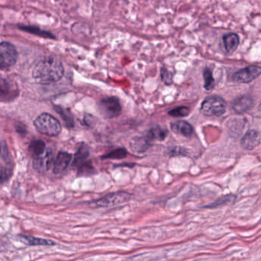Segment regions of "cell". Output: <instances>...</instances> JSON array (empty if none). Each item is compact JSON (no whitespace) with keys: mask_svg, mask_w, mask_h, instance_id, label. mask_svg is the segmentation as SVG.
<instances>
[{"mask_svg":"<svg viewBox=\"0 0 261 261\" xmlns=\"http://www.w3.org/2000/svg\"><path fill=\"white\" fill-rule=\"evenodd\" d=\"M65 69L62 62L54 57H46L36 64L32 71V77L41 84L58 82L63 77Z\"/></svg>","mask_w":261,"mask_h":261,"instance_id":"1","label":"cell"},{"mask_svg":"<svg viewBox=\"0 0 261 261\" xmlns=\"http://www.w3.org/2000/svg\"><path fill=\"white\" fill-rule=\"evenodd\" d=\"M34 126L39 133L48 137L58 136L62 131V125L51 114L43 113L34 121Z\"/></svg>","mask_w":261,"mask_h":261,"instance_id":"2","label":"cell"},{"mask_svg":"<svg viewBox=\"0 0 261 261\" xmlns=\"http://www.w3.org/2000/svg\"><path fill=\"white\" fill-rule=\"evenodd\" d=\"M225 100L219 96H208L202 102L201 112L207 117H220L226 111Z\"/></svg>","mask_w":261,"mask_h":261,"instance_id":"3","label":"cell"},{"mask_svg":"<svg viewBox=\"0 0 261 261\" xmlns=\"http://www.w3.org/2000/svg\"><path fill=\"white\" fill-rule=\"evenodd\" d=\"M98 110L102 116L107 119L118 118L122 112L120 101L116 96H108L102 99L98 104Z\"/></svg>","mask_w":261,"mask_h":261,"instance_id":"4","label":"cell"},{"mask_svg":"<svg viewBox=\"0 0 261 261\" xmlns=\"http://www.w3.org/2000/svg\"><path fill=\"white\" fill-rule=\"evenodd\" d=\"M17 49L10 42H2L0 45V68L2 70L10 69L18 60Z\"/></svg>","mask_w":261,"mask_h":261,"instance_id":"5","label":"cell"},{"mask_svg":"<svg viewBox=\"0 0 261 261\" xmlns=\"http://www.w3.org/2000/svg\"><path fill=\"white\" fill-rule=\"evenodd\" d=\"M13 165L7 144L2 140L1 142V183H5L10 179L13 172Z\"/></svg>","mask_w":261,"mask_h":261,"instance_id":"6","label":"cell"},{"mask_svg":"<svg viewBox=\"0 0 261 261\" xmlns=\"http://www.w3.org/2000/svg\"><path fill=\"white\" fill-rule=\"evenodd\" d=\"M261 75V67L258 65L250 66L240 69L234 73L232 77V81L239 84H247L251 82Z\"/></svg>","mask_w":261,"mask_h":261,"instance_id":"7","label":"cell"},{"mask_svg":"<svg viewBox=\"0 0 261 261\" xmlns=\"http://www.w3.org/2000/svg\"><path fill=\"white\" fill-rule=\"evenodd\" d=\"M131 195L126 191H116V192L110 193L106 196L100 198L96 201V205L99 208L113 207L115 205L126 202L130 200Z\"/></svg>","mask_w":261,"mask_h":261,"instance_id":"8","label":"cell"},{"mask_svg":"<svg viewBox=\"0 0 261 261\" xmlns=\"http://www.w3.org/2000/svg\"><path fill=\"white\" fill-rule=\"evenodd\" d=\"M52 163V150L46 147L43 153L33 158V168L39 173L44 174L50 169Z\"/></svg>","mask_w":261,"mask_h":261,"instance_id":"9","label":"cell"},{"mask_svg":"<svg viewBox=\"0 0 261 261\" xmlns=\"http://www.w3.org/2000/svg\"><path fill=\"white\" fill-rule=\"evenodd\" d=\"M254 106V100L248 95L240 96L232 102V109L237 114H243L250 111Z\"/></svg>","mask_w":261,"mask_h":261,"instance_id":"10","label":"cell"},{"mask_svg":"<svg viewBox=\"0 0 261 261\" xmlns=\"http://www.w3.org/2000/svg\"><path fill=\"white\" fill-rule=\"evenodd\" d=\"M261 142V134L257 130H249L240 141L242 147L247 150H251L257 147Z\"/></svg>","mask_w":261,"mask_h":261,"instance_id":"11","label":"cell"},{"mask_svg":"<svg viewBox=\"0 0 261 261\" xmlns=\"http://www.w3.org/2000/svg\"><path fill=\"white\" fill-rule=\"evenodd\" d=\"M72 160V155L67 152H59L57 155L56 159L54 162V166H53V172L54 174H60L63 172Z\"/></svg>","mask_w":261,"mask_h":261,"instance_id":"12","label":"cell"},{"mask_svg":"<svg viewBox=\"0 0 261 261\" xmlns=\"http://www.w3.org/2000/svg\"><path fill=\"white\" fill-rule=\"evenodd\" d=\"M152 145V142L148 140L145 136L144 137H136L131 140L130 146L133 153H143L149 149Z\"/></svg>","mask_w":261,"mask_h":261,"instance_id":"13","label":"cell"},{"mask_svg":"<svg viewBox=\"0 0 261 261\" xmlns=\"http://www.w3.org/2000/svg\"><path fill=\"white\" fill-rule=\"evenodd\" d=\"M90 156V147L88 144L82 143L80 144L78 149L74 156V160L72 163V167L73 168H79V167L83 165L88 156Z\"/></svg>","mask_w":261,"mask_h":261,"instance_id":"14","label":"cell"},{"mask_svg":"<svg viewBox=\"0 0 261 261\" xmlns=\"http://www.w3.org/2000/svg\"><path fill=\"white\" fill-rule=\"evenodd\" d=\"M171 130L179 135L190 137L193 134V128L190 123L184 120H177L171 123Z\"/></svg>","mask_w":261,"mask_h":261,"instance_id":"15","label":"cell"},{"mask_svg":"<svg viewBox=\"0 0 261 261\" xmlns=\"http://www.w3.org/2000/svg\"><path fill=\"white\" fill-rule=\"evenodd\" d=\"M17 237L20 242L28 246H53L55 244L52 240L40 238V237H35L24 235H18Z\"/></svg>","mask_w":261,"mask_h":261,"instance_id":"16","label":"cell"},{"mask_svg":"<svg viewBox=\"0 0 261 261\" xmlns=\"http://www.w3.org/2000/svg\"><path fill=\"white\" fill-rule=\"evenodd\" d=\"M167 135L168 131L166 129L163 128L162 126H156L149 129L145 136L151 142H153L155 141H164L166 138Z\"/></svg>","mask_w":261,"mask_h":261,"instance_id":"17","label":"cell"},{"mask_svg":"<svg viewBox=\"0 0 261 261\" xmlns=\"http://www.w3.org/2000/svg\"><path fill=\"white\" fill-rule=\"evenodd\" d=\"M224 47L227 52L232 54L236 51L240 44V38L235 33H228L223 37Z\"/></svg>","mask_w":261,"mask_h":261,"instance_id":"18","label":"cell"},{"mask_svg":"<svg viewBox=\"0 0 261 261\" xmlns=\"http://www.w3.org/2000/svg\"><path fill=\"white\" fill-rule=\"evenodd\" d=\"M17 90H15L13 87L6 80L2 79L1 81V99L2 101H9L13 100L17 96Z\"/></svg>","mask_w":261,"mask_h":261,"instance_id":"19","label":"cell"},{"mask_svg":"<svg viewBox=\"0 0 261 261\" xmlns=\"http://www.w3.org/2000/svg\"><path fill=\"white\" fill-rule=\"evenodd\" d=\"M54 110L57 111L60 117L62 118L64 123L68 128H73L74 127V118L73 114L69 109H65L62 107H54Z\"/></svg>","mask_w":261,"mask_h":261,"instance_id":"20","label":"cell"},{"mask_svg":"<svg viewBox=\"0 0 261 261\" xmlns=\"http://www.w3.org/2000/svg\"><path fill=\"white\" fill-rule=\"evenodd\" d=\"M20 28L23 31L28 32V33L33 34V35H38L40 37L46 38V39H55V36L51 32H47L45 30L41 29L38 27L28 26V25H23L20 26Z\"/></svg>","mask_w":261,"mask_h":261,"instance_id":"21","label":"cell"},{"mask_svg":"<svg viewBox=\"0 0 261 261\" xmlns=\"http://www.w3.org/2000/svg\"><path fill=\"white\" fill-rule=\"evenodd\" d=\"M127 156V151L124 148H119L115 150L111 151V153L102 156V160H122Z\"/></svg>","mask_w":261,"mask_h":261,"instance_id":"22","label":"cell"},{"mask_svg":"<svg viewBox=\"0 0 261 261\" xmlns=\"http://www.w3.org/2000/svg\"><path fill=\"white\" fill-rule=\"evenodd\" d=\"M46 149V143L42 141H32L29 145V151L34 157L39 156Z\"/></svg>","mask_w":261,"mask_h":261,"instance_id":"23","label":"cell"},{"mask_svg":"<svg viewBox=\"0 0 261 261\" xmlns=\"http://www.w3.org/2000/svg\"><path fill=\"white\" fill-rule=\"evenodd\" d=\"M235 198H236L235 195H225V196L218 198L214 203L211 204V205H208V206L205 208H207V209H214V208L221 207L222 205H228L230 202L234 201Z\"/></svg>","mask_w":261,"mask_h":261,"instance_id":"24","label":"cell"},{"mask_svg":"<svg viewBox=\"0 0 261 261\" xmlns=\"http://www.w3.org/2000/svg\"><path fill=\"white\" fill-rule=\"evenodd\" d=\"M204 80H205V88L207 91H211L214 87V79L212 75V71L211 69H205L203 71Z\"/></svg>","mask_w":261,"mask_h":261,"instance_id":"25","label":"cell"},{"mask_svg":"<svg viewBox=\"0 0 261 261\" xmlns=\"http://www.w3.org/2000/svg\"><path fill=\"white\" fill-rule=\"evenodd\" d=\"M190 114V109L187 107H179L168 111V115L173 118H185Z\"/></svg>","mask_w":261,"mask_h":261,"instance_id":"26","label":"cell"},{"mask_svg":"<svg viewBox=\"0 0 261 261\" xmlns=\"http://www.w3.org/2000/svg\"><path fill=\"white\" fill-rule=\"evenodd\" d=\"M78 175H91L95 173V168H94L93 166L88 162V163H84L83 165L79 167L78 168Z\"/></svg>","mask_w":261,"mask_h":261,"instance_id":"27","label":"cell"},{"mask_svg":"<svg viewBox=\"0 0 261 261\" xmlns=\"http://www.w3.org/2000/svg\"><path fill=\"white\" fill-rule=\"evenodd\" d=\"M161 77L164 84H166V85H171L172 84L173 76H172V73L168 71L167 69H162Z\"/></svg>","mask_w":261,"mask_h":261,"instance_id":"28","label":"cell"},{"mask_svg":"<svg viewBox=\"0 0 261 261\" xmlns=\"http://www.w3.org/2000/svg\"><path fill=\"white\" fill-rule=\"evenodd\" d=\"M83 121H84V125H86L89 127H93L95 123H96V118L92 115H90V114H85Z\"/></svg>","mask_w":261,"mask_h":261,"instance_id":"29","label":"cell"},{"mask_svg":"<svg viewBox=\"0 0 261 261\" xmlns=\"http://www.w3.org/2000/svg\"><path fill=\"white\" fill-rule=\"evenodd\" d=\"M186 151L183 150V148L180 147H173L168 151L170 156H179V155H185Z\"/></svg>","mask_w":261,"mask_h":261,"instance_id":"30","label":"cell"},{"mask_svg":"<svg viewBox=\"0 0 261 261\" xmlns=\"http://www.w3.org/2000/svg\"><path fill=\"white\" fill-rule=\"evenodd\" d=\"M16 129H17V132L19 133H25V128L24 126H17Z\"/></svg>","mask_w":261,"mask_h":261,"instance_id":"31","label":"cell"},{"mask_svg":"<svg viewBox=\"0 0 261 261\" xmlns=\"http://www.w3.org/2000/svg\"><path fill=\"white\" fill-rule=\"evenodd\" d=\"M258 110H259L260 111H261V104H260L259 107H258Z\"/></svg>","mask_w":261,"mask_h":261,"instance_id":"32","label":"cell"}]
</instances>
